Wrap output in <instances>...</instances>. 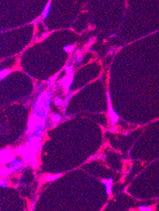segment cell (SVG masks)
<instances>
[{"mask_svg":"<svg viewBox=\"0 0 159 211\" xmlns=\"http://www.w3.org/2000/svg\"><path fill=\"white\" fill-rule=\"evenodd\" d=\"M10 173V170L7 169L5 167H3L1 168V175L2 177H6Z\"/></svg>","mask_w":159,"mask_h":211,"instance_id":"52a82bcc","label":"cell"},{"mask_svg":"<svg viewBox=\"0 0 159 211\" xmlns=\"http://www.w3.org/2000/svg\"><path fill=\"white\" fill-rule=\"evenodd\" d=\"M22 166V162L18 159H14L10 162V169L12 171H16L19 170Z\"/></svg>","mask_w":159,"mask_h":211,"instance_id":"7a4b0ae2","label":"cell"},{"mask_svg":"<svg viewBox=\"0 0 159 211\" xmlns=\"http://www.w3.org/2000/svg\"><path fill=\"white\" fill-rule=\"evenodd\" d=\"M10 70H8V69H5V70H3V71H1V76H0V78L1 79H3L4 78H5L8 74H9V73L10 72Z\"/></svg>","mask_w":159,"mask_h":211,"instance_id":"30bf717a","label":"cell"},{"mask_svg":"<svg viewBox=\"0 0 159 211\" xmlns=\"http://www.w3.org/2000/svg\"><path fill=\"white\" fill-rule=\"evenodd\" d=\"M112 180L111 178L106 179V180H102V182L104 184V185L106 187V190H107V193L108 195L111 194V190H112Z\"/></svg>","mask_w":159,"mask_h":211,"instance_id":"277c9868","label":"cell"},{"mask_svg":"<svg viewBox=\"0 0 159 211\" xmlns=\"http://www.w3.org/2000/svg\"><path fill=\"white\" fill-rule=\"evenodd\" d=\"M108 101H109V116H110V118H111L112 121L114 123H116L118 120V116L114 112V110L112 109L111 105L109 103V100H108Z\"/></svg>","mask_w":159,"mask_h":211,"instance_id":"5b68a950","label":"cell"},{"mask_svg":"<svg viewBox=\"0 0 159 211\" xmlns=\"http://www.w3.org/2000/svg\"><path fill=\"white\" fill-rule=\"evenodd\" d=\"M62 102L63 101L61 98H56V100H55V103L56 105H60L62 103Z\"/></svg>","mask_w":159,"mask_h":211,"instance_id":"5bb4252c","label":"cell"},{"mask_svg":"<svg viewBox=\"0 0 159 211\" xmlns=\"http://www.w3.org/2000/svg\"><path fill=\"white\" fill-rule=\"evenodd\" d=\"M60 176H61L60 174H56V175H54V176H47V177H46L45 178V181H54V180H56V179H58V178H60Z\"/></svg>","mask_w":159,"mask_h":211,"instance_id":"9c48e42d","label":"cell"},{"mask_svg":"<svg viewBox=\"0 0 159 211\" xmlns=\"http://www.w3.org/2000/svg\"><path fill=\"white\" fill-rule=\"evenodd\" d=\"M14 154L12 150L8 148L3 149L1 151V163L5 165L7 163L12 161L14 159Z\"/></svg>","mask_w":159,"mask_h":211,"instance_id":"6da1fadb","label":"cell"},{"mask_svg":"<svg viewBox=\"0 0 159 211\" xmlns=\"http://www.w3.org/2000/svg\"><path fill=\"white\" fill-rule=\"evenodd\" d=\"M52 121H57L58 120H60V116L59 114H55L52 116Z\"/></svg>","mask_w":159,"mask_h":211,"instance_id":"4fadbf2b","label":"cell"},{"mask_svg":"<svg viewBox=\"0 0 159 211\" xmlns=\"http://www.w3.org/2000/svg\"><path fill=\"white\" fill-rule=\"evenodd\" d=\"M72 78H73V74H68L67 76L64 77L61 83H62L63 87L65 89H67L68 87H69V86L71 85V83L72 81Z\"/></svg>","mask_w":159,"mask_h":211,"instance_id":"3957f363","label":"cell"},{"mask_svg":"<svg viewBox=\"0 0 159 211\" xmlns=\"http://www.w3.org/2000/svg\"><path fill=\"white\" fill-rule=\"evenodd\" d=\"M64 50H65L67 52H68V53H71V52H72V51H73V46H71V45H69V46H65V47L64 48Z\"/></svg>","mask_w":159,"mask_h":211,"instance_id":"7c38bea8","label":"cell"},{"mask_svg":"<svg viewBox=\"0 0 159 211\" xmlns=\"http://www.w3.org/2000/svg\"><path fill=\"white\" fill-rule=\"evenodd\" d=\"M50 2H49V3H47V5L46 7H45V9H44V11H43L42 16L44 17V18H46V17L47 16L48 14H49V10H50Z\"/></svg>","mask_w":159,"mask_h":211,"instance_id":"ba28073f","label":"cell"},{"mask_svg":"<svg viewBox=\"0 0 159 211\" xmlns=\"http://www.w3.org/2000/svg\"><path fill=\"white\" fill-rule=\"evenodd\" d=\"M16 153V154H18V155H27V154L28 153L27 147H25V146L24 145L20 146V147H19L17 148Z\"/></svg>","mask_w":159,"mask_h":211,"instance_id":"8992f818","label":"cell"},{"mask_svg":"<svg viewBox=\"0 0 159 211\" xmlns=\"http://www.w3.org/2000/svg\"><path fill=\"white\" fill-rule=\"evenodd\" d=\"M139 211H152L153 208L151 207H147V206H140L139 207Z\"/></svg>","mask_w":159,"mask_h":211,"instance_id":"8fae6325","label":"cell"},{"mask_svg":"<svg viewBox=\"0 0 159 211\" xmlns=\"http://www.w3.org/2000/svg\"><path fill=\"white\" fill-rule=\"evenodd\" d=\"M65 71H66V72H67V75H68V74H71V67H65Z\"/></svg>","mask_w":159,"mask_h":211,"instance_id":"2e32d148","label":"cell"},{"mask_svg":"<svg viewBox=\"0 0 159 211\" xmlns=\"http://www.w3.org/2000/svg\"><path fill=\"white\" fill-rule=\"evenodd\" d=\"M1 186H2V187H7V182L6 180H1Z\"/></svg>","mask_w":159,"mask_h":211,"instance_id":"9a60e30c","label":"cell"}]
</instances>
